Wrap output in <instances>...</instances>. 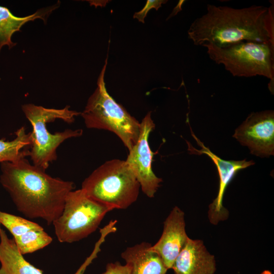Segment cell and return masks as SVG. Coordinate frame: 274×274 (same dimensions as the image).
<instances>
[{
    "label": "cell",
    "instance_id": "obj_20",
    "mask_svg": "<svg viewBox=\"0 0 274 274\" xmlns=\"http://www.w3.org/2000/svg\"><path fill=\"white\" fill-rule=\"evenodd\" d=\"M131 268L129 264L121 265L119 262L109 263L106 271L101 274H131Z\"/></svg>",
    "mask_w": 274,
    "mask_h": 274
},
{
    "label": "cell",
    "instance_id": "obj_14",
    "mask_svg": "<svg viewBox=\"0 0 274 274\" xmlns=\"http://www.w3.org/2000/svg\"><path fill=\"white\" fill-rule=\"evenodd\" d=\"M1 274H43V271L26 261L14 238H9L0 224Z\"/></svg>",
    "mask_w": 274,
    "mask_h": 274
},
{
    "label": "cell",
    "instance_id": "obj_4",
    "mask_svg": "<svg viewBox=\"0 0 274 274\" xmlns=\"http://www.w3.org/2000/svg\"><path fill=\"white\" fill-rule=\"evenodd\" d=\"M81 189L114 210L125 209L137 200L140 185L125 160L115 159L95 169L83 181Z\"/></svg>",
    "mask_w": 274,
    "mask_h": 274
},
{
    "label": "cell",
    "instance_id": "obj_7",
    "mask_svg": "<svg viewBox=\"0 0 274 274\" xmlns=\"http://www.w3.org/2000/svg\"><path fill=\"white\" fill-rule=\"evenodd\" d=\"M113 210L92 199L82 189L71 191L66 197L61 214L52 223L58 241L72 243L87 237Z\"/></svg>",
    "mask_w": 274,
    "mask_h": 274
},
{
    "label": "cell",
    "instance_id": "obj_18",
    "mask_svg": "<svg viewBox=\"0 0 274 274\" xmlns=\"http://www.w3.org/2000/svg\"><path fill=\"white\" fill-rule=\"evenodd\" d=\"M0 224L5 226L16 238L31 230L43 228L36 222L0 211Z\"/></svg>",
    "mask_w": 274,
    "mask_h": 274
},
{
    "label": "cell",
    "instance_id": "obj_22",
    "mask_svg": "<svg viewBox=\"0 0 274 274\" xmlns=\"http://www.w3.org/2000/svg\"><path fill=\"white\" fill-rule=\"evenodd\" d=\"M1 274V273H0Z\"/></svg>",
    "mask_w": 274,
    "mask_h": 274
},
{
    "label": "cell",
    "instance_id": "obj_15",
    "mask_svg": "<svg viewBox=\"0 0 274 274\" xmlns=\"http://www.w3.org/2000/svg\"><path fill=\"white\" fill-rule=\"evenodd\" d=\"M59 4L60 2H58L54 5L42 8L24 17L16 16L8 8L0 6V52L5 45L11 49L16 45L12 41V36L15 32L20 31L24 24L37 19H41L46 23L48 16L59 7Z\"/></svg>",
    "mask_w": 274,
    "mask_h": 274
},
{
    "label": "cell",
    "instance_id": "obj_9",
    "mask_svg": "<svg viewBox=\"0 0 274 274\" xmlns=\"http://www.w3.org/2000/svg\"><path fill=\"white\" fill-rule=\"evenodd\" d=\"M233 137L247 146L251 154L268 157L274 153V113L268 110L251 113L237 128Z\"/></svg>",
    "mask_w": 274,
    "mask_h": 274
},
{
    "label": "cell",
    "instance_id": "obj_11",
    "mask_svg": "<svg viewBox=\"0 0 274 274\" xmlns=\"http://www.w3.org/2000/svg\"><path fill=\"white\" fill-rule=\"evenodd\" d=\"M188 238L185 231L184 213L175 207L164 222L161 237L150 249L159 255L168 269L172 268Z\"/></svg>",
    "mask_w": 274,
    "mask_h": 274
},
{
    "label": "cell",
    "instance_id": "obj_21",
    "mask_svg": "<svg viewBox=\"0 0 274 274\" xmlns=\"http://www.w3.org/2000/svg\"><path fill=\"white\" fill-rule=\"evenodd\" d=\"M260 274H272V273L270 270H265L263 271Z\"/></svg>",
    "mask_w": 274,
    "mask_h": 274
},
{
    "label": "cell",
    "instance_id": "obj_3",
    "mask_svg": "<svg viewBox=\"0 0 274 274\" xmlns=\"http://www.w3.org/2000/svg\"><path fill=\"white\" fill-rule=\"evenodd\" d=\"M22 110L32 127L30 132L31 145L28 156L33 165L45 170L50 162L56 160V150L62 143L70 138L81 136L83 134L81 129H66L54 134L48 131V123L61 119L72 123L75 121L76 116L81 115V112L70 110L68 106L56 109L27 104L22 106Z\"/></svg>",
    "mask_w": 274,
    "mask_h": 274
},
{
    "label": "cell",
    "instance_id": "obj_1",
    "mask_svg": "<svg viewBox=\"0 0 274 274\" xmlns=\"http://www.w3.org/2000/svg\"><path fill=\"white\" fill-rule=\"evenodd\" d=\"M0 182L17 210L29 219L40 218L48 225L61 214L66 197L75 188L72 181L48 175L23 158L3 162Z\"/></svg>",
    "mask_w": 274,
    "mask_h": 274
},
{
    "label": "cell",
    "instance_id": "obj_16",
    "mask_svg": "<svg viewBox=\"0 0 274 274\" xmlns=\"http://www.w3.org/2000/svg\"><path fill=\"white\" fill-rule=\"evenodd\" d=\"M15 138L11 141L0 140V163L14 162L28 156L27 147L31 145L30 133L24 127L15 132Z\"/></svg>",
    "mask_w": 274,
    "mask_h": 274
},
{
    "label": "cell",
    "instance_id": "obj_17",
    "mask_svg": "<svg viewBox=\"0 0 274 274\" xmlns=\"http://www.w3.org/2000/svg\"><path fill=\"white\" fill-rule=\"evenodd\" d=\"M14 239L22 255L43 249L52 241V238L43 228L30 230Z\"/></svg>",
    "mask_w": 274,
    "mask_h": 274
},
{
    "label": "cell",
    "instance_id": "obj_12",
    "mask_svg": "<svg viewBox=\"0 0 274 274\" xmlns=\"http://www.w3.org/2000/svg\"><path fill=\"white\" fill-rule=\"evenodd\" d=\"M172 268L175 274H214L216 263L202 241L188 238Z\"/></svg>",
    "mask_w": 274,
    "mask_h": 274
},
{
    "label": "cell",
    "instance_id": "obj_10",
    "mask_svg": "<svg viewBox=\"0 0 274 274\" xmlns=\"http://www.w3.org/2000/svg\"><path fill=\"white\" fill-rule=\"evenodd\" d=\"M192 134L201 149L198 150L194 149L189 144L188 150L195 154L207 155L214 162L218 171L220 181L219 191L216 198L210 204L209 212L211 222L215 224L228 217V211L222 204L224 194L228 185L239 170L254 165L255 162L253 160L246 161V159L240 161L223 160L211 152L192 132Z\"/></svg>",
    "mask_w": 274,
    "mask_h": 274
},
{
    "label": "cell",
    "instance_id": "obj_8",
    "mask_svg": "<svg viewBox=\"0 0 274 274\" xmlns=\"http://www.w3.org/2000/svg\"><path fill=\"white\" fill-rule=\"evenodd\" d=\"M151 114L149 112L140 123L138 140L129 151L125 161L134 173L143 193L148 197L152 198L162 180L155 175L151 167L153 153L148 140L155 125Z\"/></svg>",
    "mask_w": 274,
    "mask_h": 274
},
{
    "label": "cell",
    "instance_id": "obj_6",
    "mask_svg": "<svg viewBox=\"0 0 274 274\" xmlns=\"http://www.w3.org/2000/svg\"><path fill=\"white\" fill-rule=\"evenodd\" d=\"M202 46L213 61L222 64L233 76L252 77L261 76L274 79V45L255 42H242L217 46Z\"/></svg>",
    "mask_w": 274,
    "mask_h": 274
},
{
    "label": "cell",
    "instance_id": "obj_13",
    "mask_svg": "<svg viewBox=\"0 0 274 274\" xmlns=\"http://www.w3.org/2000/svg\"><path fill=\"white\" fill-rule=\"evenodd\" d=\"M151 244L142 242L128 247L121 256L130 265L131 274H165L168 269L156 253L150 250Z\"/></svg>",
    "mask_w": 274,
    "mask_h": 274
},
{
    "label": "cell",
    "instance_id": "obj_19",
    "mask_svg": "<svg viewBox=\"0 0 274 274\" xmlns=\"http://www.w3.org/2000/svg\"><path fill=\"white\" fill-rule=\"evenodd\" d=\"M166 2L167 1L164 0H148L143 9L138 12H135L133 17L144 23L145 22L144 19L150 10L154 8L157 11L161 7L162 4H165Z\"/></svg>",
    "mask_w": 274,
    "mask_h": 274
},
{
    "label": "cell",
    "instance_id": "obj_2",
    "mask_svg": "<svg viewBox=\"0 0 274 274\" xmlns=\"http://www.w3.org/2000/svg\"><path fill=\"white\" fill-rule=\"evenodd\" d=\"M188 35L195 45L246 41L274 45L273 3L241 9L208 4L207 12L191 23Z\"/></svg>",
    "mask_w": 274,
    "mask_h": 274
},
{
    "label": "cell",
    "instance_id": "obj_5",
    "mask_svg": "<svg viewBox=\"0 0 274 274\" xmlns=\"http://www.w3.org/2000/svg\"><path fill=\"white\" fill-rule=\"evenodd\" d=\"M107 64V58L98 77L97 87L80 115L86 127L114 133L129 151L138 140L140 123L108 93L104 81Z\"/></svg>",
    "mask_w": 274,
    "mask_h": 274
}]
</instances>
